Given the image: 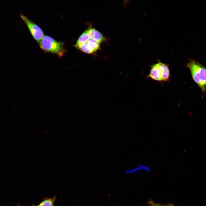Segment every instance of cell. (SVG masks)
<instances>
[{
    "instance_id": "cell-11",
    "label": "cell",
    "mask_w": 206,
    "mask_h": 206,
    "mask_svg": "<svg viewBox=\"0 0 206 206\" xmlns=\"http://www.w3.org/2000/svg\"><path fill=\"white\" fill-rule=\"evenodd\" d=\"M149 204L150 206H164L163 205L158 203H155L152 200L149 201Z\"/></svg>"
},
{
    "instance_id": "cell-9",
    "label": "cell",
    "mask_w": 206,
    "mask_h": 206,
    "mask_svg": "<svg viewBox=\"0 0 206 206\" xmlns=\"http://www.w3.org/2000/svg\"><path fill=\"white\" fill-rule=\"evenodd\" d=\"M87 42L95 52L100 48V43L92 38H90Z\"/></svg>"
},
{
    "instance_id": "cell-12",
    "label": "cell",
    "mask_w": 206,
    "mask_h": 206,
    "mask_svg": "<svg viewBox=\"0 0 206 206\" xmlns=\"http://www.w3.org/2000/svg\"><path fill=\"white\" fill-rule=\"evenodd\" d=\"M164 206H174V205L173 204H169L166 205Z\"/></svg>"
},
{
    "instance_id": "cell-7",
    "label": "cell",
    "mask_w": 206,
    "mask_h": 206,
    "mask_svg": "<svg viewBox=\"0 0 206 206\" xmlns=\"http://www.w3.org/2000/svg\"><path fill=\"white\" fill-rule=\"evenodd\" d=\"M90 38L88 28L78 38L75 44L87 42Z\"/></svg>"
},
{
    "instance_id": "cell-1",
    "label": "cell",
    "mask_w": 206,
    "mask_h": 206,
    "mask_svg": "<svg viewBox=\"0 0 206 206\" xmlns=\"http://www.w3.org/2000/svg\"><path fill=\"white\" fill-rule=\"evenodd\" d=\"M186 66L190 70L192 78L203 93L206 91V68L193 60H190Z\"/></svg>"
},
{
    "instance_id": "cell-4",
    "label": "cell",
    "mask_w": 206,
    "mask_h": 206,
    "mask_svg": "<svg viewBox=\"0 0 206 206\" xmlns=\"http://www.w3.org/2000/svg\"><path fill=\"white\" fill-rule=\"evenodd\" d=\"M20 16L25 23L33 38L39 43L44 36V33L42 29L26 16L21 14Z\"/></svg>"
},
{
    "instance_id": "cell-10",
    "label": "cell",
    "mask_w": 206,
    "mask_h": 206,
    "mask_svg": "<svg viewBox=\"0 0 206 206\" xmlns=\"http://www.w3.org/2000/svg\"><path fill=\"white\" fill-rule=\"evenodd\" d=\"M54 198L45 199L37 206H54Z\"/></svg>"
},
{
    "instance_id": "cell-6",
    "label": "cell",
    "mask_w": 206,
    "mask_h": 206,
    "mask_svg": "<svg viewBox=\"0 0 206 206\" xmlns=\"http://www.w3.org/2000/svg\"><path fill=\"white\" fill-rule=\"evenodd\" d=\"M74 46L78 49L88 54H92L95 52L94 50L87 42L83 43L78 44H75Z\"/></svg>"
},
{
    "instance_id": "cell-8",
    "label": "cell",
    "mask_w": 206,
    "mask_h": 206,
    "mask_svg": "<svg viewBox=\"0 0 206 206\" xmlns=\"http://www.w3.org/2000/svg\"><path fill=\"white\" fill-rule=\"evenodd\" d=\"M139 171H144L148 172H150L149 168L147 166L142 165L138 164L136 167L132 169L126 170L125 172L127 173H132Z\"/></svg>"
},
{
    "instance_id": "cell-3",
    "label": "cell",
    "mask_w": 206,
    "mask_h": 206,
    "mask_svg": "<svg viewBox=\"0 0 206 206\" xmlns=\"http://www.w3.org/2000/svg\"><path fill=\"white\" fill-rule=\"evenodd\" d=\"M170 76L167 65L159 62L151 66L150 73L147 77L157 81L167 82L169 80Z\"/></svg>"
},
{
    "instance_id": "cell-2",
    "label": "cell",
    "mask_w": 206,
    "mask_h": 206,
    "mask_svg": "<svg viewBox=\"0 0 206 206\" xmlns=\"http://www.w3.org/2000/svg\"><path fill=\"white\" fill-rule=\"evenodd\" d=\"M39 44L45 52L56 54L59 58L62 57L66 52L64 42L57 41L48 35L44 36Z\"/></svg>"
},
{
    "instance_id": "cell-5",
    "label": "cell",
    "mask_w": 206,
    "mask_h": 206,
    "mask_svg": "<svg viewBox=\"0 0 206 206\" xmlns=\"http://www.w3.org/2000/svg\"><path fill=\"white\" fill-rule=\"evenodd\" d=\"M88 28L91 38L100 43L106 41L105 37L98 31L91 27H89Z\"/></svg>"
}]
</instances>
